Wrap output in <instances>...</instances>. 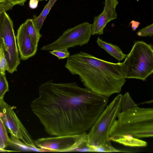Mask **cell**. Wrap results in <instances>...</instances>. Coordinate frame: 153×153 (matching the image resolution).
Returning a JSON list of instances; mask_svg holds the SVG:
<instances>
[{"label":"cell","instance_id":"obj_1","mask_svg":"<svg viewBox=\"0 0 153 153\" xmlns=\"http://www.w3.org/2000/svg\"><path fill=\"white\" fill-rule=\"evenodd\" d=\"M50 80L39 87L32 111L49 134H78L90 130L107 106L108 97L81 88L75 82L55 83Z\"/></svg>","mask_w":153,"mask_h":153},{"label":"cell","instance_id":"obj_2","mask_svg":"<svg viewBox=\"0 0 153 153\" xmlns=\"http://www.w3.org/2000/svg\"><path fill=\"white\" fill-rule=\"evenodd\" d=\"M65 67L79 75L86 88L108 98L120 93L126 81L123 62H110L82 51L70 56Z\"/></svg>","mask_w":153,"mask_h":153},{"label":"cell","instance_id":"obj_3","mask_svg":"<svg viewBox=\"0 0 153 153\" xmlns=\"http://www.w3.org/2000/svg\"><path fill=\"white\" fill-rule=\"evenodd\" d=\"M111 128L109 139L129 135L140 139L153 136V108H140L136 104L122 108Z\"/></svg>","mask_w":153,"mask_h":153},{"label":"cell","instance_id":"obj_4","mask_svg":"<svg viewBox=\"0 0 153 153\" xmlns=\"http://www.w3.org/2000/svg\"><path fill=\"white\" fill-rule=\"evenodd\" d=\"M124 76L145 81L153 73V47L143 41H134L123 62Z\"/></svg>","mask_w":153,"mask_h":153},{"label":"cell","instance_id":"obj_5","mask_svg":"<svg viewBox=\"0 0 153 153\" xmlns=\"http://www.w3.org/2000/svg\"><path fill=\"white\" fill-rule=\"evenodd\" d=\"M123 95L119 94L100 115L87 134L88 144L99 146L111 144L109 133L122 107Z\"/></svg>","mask_w":153,"mask_h":153},{"label":"cell","instance_id":"obj_6","mask_svg":"<svg viewBox=\"0 0 153 153\" xmlns=\"http://www.w3.org/2000/svg\"><path fill=\"white\" fill-rule=\"evenodd\" d=\"M34 143L42 152H84L87 147V134L85 132L74 135L42 138Z\"/></svg>","mask_w":153,"mask_h":153},{"label":"cell","instance_id":"obj_7","mask_svg":"<svg viewBox=\"0 0 153 153\" xmlns=\"http://www.w3.org/2000/svg\"><path fill=\"white\" fill-rule=\"evenodd\" d=\"M16 40L12 21L4 12L0 25V45L7 60V71L11 74L17 71L20 63Z\"/></svg>","mask_w":153,"mask_h":153},{"label":"cell","instance_id":"obj_8","mask_svg":"<svg viewBox=\"0 0 153 153\" xmlns=\"http://www.w3.org/2000/svg\"><path fill=\"white\" fill-rule=\"evenodd\" d=\"M91 24L88 22L79 24L67 29L56 40L41 48L42 50L50 51L56 49L81 46L89 41L92 31Z\"/></svg>","mask_w":153,"mask_h":153},{"label":"cell","instance_id":"obj_9","mask_svg":"<svg viewBox=\"0 0 153 153\" xmlns=\"http://www.w3.org/2000/svg\"><path fill=\"white\" fill-rule=\"evenodd\" d=\"M0 118L11 135L15 137L27 146L41 152L34 143L31 136L17 117L12 107L5 102L4 98L0 99Z\"/></svg>","mask_w":153,"mask_h":153},{"label":"cell","instance_id":"obj_10","mask_svg":"<svg viewBox=\"0 0 153 153\" xmlns=\"http://www.w3.org/2000/svg\"><path fill=\"white\" fill-rule=\"evenodd\" d=\"M119 3L117 0H105L102 12L94 18L91 24L92 35H102L106 24L109 22L117 18L116 11Z\"/></svg>","mask_w":153,"mask_h":153},{"label":"cell","instance_id":"obj_11","mask_svg":"<svg viewBox=\"0 0 153 153\" xmlns=\"http://www.w3.org/2000/svg\"><path fill=\"white\" fill-rule=\"evenodd\" d=\"M16 37L18 49L21 59L27 60L36 54L37 46L34 44L28 35L24 23L18 28Z\"/></svg>","mask_w":153,"mask_h":153},{"label":"cell","instance_id":"obj_12","mask_svg":"<svg viewBox=\"0 0 153 153\" xmlns=\"http://www.w3.org/2000/svg\"><path fill=\"white\" fill-rule=\"evenodd\" d=\"M97 42L99 46L119 62L126 58L127 55L124 54L119 47L117 45L106 42L99 37L97 38Z\"/></svg>","mask_w":153,"mask_h":153},{"label":"cell","instance_id":"obj_13","mask_svg":"<svg viewBox=\"0 0 153 153\" xmlns=\"http://www.w3.org/2000/svg\"><path fill=\"white\" fill-rule=\"evenodd\" d=\"M111 140L125 146L130 147H145L147 145L146 141L129 135H125L122 137L112 139Z\"/></svg>","mask_w":153,"mask_h":153},{"label":"cell","instance_id":"obj_14","mask_svg":"<svg viewBox=\"0 0 153 153\" xmlns=\"http://www.w3.org/2000/svg\"><path fill=\"white\" fill-rule=\"evenodd\" d=\"M57 0H49L40 14L38 16L34 17V18L32 19L34 25L39 31L42 28L46 17Z\"/></svg>","mask_w":153,"mask_h":153},{"label":"cell","instance_id":"obj_15","mask_svg":"<svg viewBox=\"0 0 153 153\" xmlns=\"http://www.w3.org/2000/svg\"><path fill=\"white\" fill-rule=\"evenodd\" d=\"M24 23L28 35L34 44L38 46V42L42 35L35 26L32 19H27Z\"/></svg>","mask_w":153,"mask_h":153},{"label":"cell","instance_id":"obj_16","mask_svg":"<svg viewBox=\"0 0 153 153\" xmlns=\"http://www.w3.org/2000/svg\"><path fill=\"white\" fill-rule=\"evenodd\" d=\"M12 142L7 134L2 121L0 118V149H5L8 146H12Z\"/></svg>","mask_w":153,"mask_h":153},{"label":"cell","instance_id":"obj_17","mask_svg":"<svg viewBox=\"0 0 153 153\" xmlns=\"http://www.w3.org/2000/svg\"><path fill=\"white\" fill-rule=\"evenodd\" d=\"M11 140L12 143L11 146L14 147L19 152L20 151H38V150L34 148L29 146L24 143L19 138L11 135Z\"/></svg>","mask_w":153,"mask_h":153},{"label":"cell","instance_id":"obj_18","mask_svg":"<svg viewBox=\"0 0 153 153\" xmlns=\"http://www.w3.org/2000/svg\"><path fill=\"white\" fill-rule=\"evenodd\" d=\"M88 146L90 149V152H129L122 151L116 149L111 145V144L102 146H90L88 144Z\"/></svg>","mask_w":153,"mask_h":153},{"label":"cell","instance_id":"obj_19","mask_svg":"<svg viewBox=\"0 0 153 153\" xmlns=\"http://www.w3.org/2000/svg\"><path fill=\"white\" fill-rule=\"evenodd\" d=\"M9 91L5 74L0 72V99L4 98L6 93Z\"/></svg>","mask_w":153,"mask_h":153},{"label":"cell","instance_id":"obj_20","mask_svg":"<svg viewBox=\"0 0 153 153\" xmlns=\"http://www.w3.org/2000/svg\"><path fill=\"white\" fill-rule=\"evenodd\" d=\"M49 52L56 57L59 59L68 58L70 56V53L68 49L66 48L56 49L50 51Z\"/></svg>","mask_w":153,"mask_h":153},{"label":"cell","instance_id":"obj_21","mask_svg":"<svg viewBox=\"0 0 153 153\" xmlns=\"http://www.w3.org/2000/svg\"><path fill=\"white\" fill-rule=\"evenodd\" d=\"M140 37L149 36L152 37L153 36V24L152 23L138 30L136 33Z\"/></svg>","mask_w":153,"mask_h":153},{"label":"cell","instance_id":"obj_22","mask_svg":"<svg viewBox=\"0 0 153 153\" xmlns=\"http://www.w3.org/2000/svg\"><path fill=\"white\" fill-rule=\"evenodd\" d=\"M8 68L6 59L1 46L0 45V72L5 74V71H8Z\"/></svg>","mask_w":153,"mask_h":153},{"label":"cell","instance_id":"obj_23","mask_svg":"<svg viewBox=\"0 0 153 153\" xmlns=\"http://www.w3.org/2000/svg\"><path fill=\"white\" fill-rule=\"evenodd\" d=\"M13 6L7 0L0 2V15L4 12L11 10Z\"/></svg>","mask_w":153,"mask_h":153},{"label":"cell","instance_id":"obj_24","mask_svg":"<svg viewBox=\"0 0 153 153\" xmlns=\"http://www.w3.org/2000/svg\"><path fill=\"white\" fill-rule=\"evenodd\" d=\"M9 1L13 6L19 4L24 5L26 0H7Z\"/></svg>","mask_w":153,"mask_h":153},{"label":"cell","instance_id":"obj_25","mask_svg":"<svg viewBox=\"0 0 153 153\" xmlns=\"http://www.w3.org/2000/svg\"><path fill=\"white\" fill-rule=\"evenodd\" d=\"M39 1L38 0H30L29 3L30 7L33 9L36 8L38 6Z\"/></svg>","mask_w":153,"mask_h":153},{"label":"cell","instance_id":"obj_26","mask_svg":"<svg viewBox=\"0 0 153 153\" xmlns=\"http://www.w3.org/2000/svg\"><path fill=\"white\" fill-rule=\"evenodd\" d=\"M130 24H131V28L132 30L134 31H135L139 26L140 23L138 21L132 20L130 22Z\"/></svg>","mask_w":153,"mask_h":153},{"label":"cell","instance_id":"obj_27","mask_svg":"<svg viewBox=\"0 0 153 153\" xmlns=\"http://www.w3.org/2000/svg\"><path fill=\"white\" fill-rule=\"evenodd\" d=\"M19 152L17 151H12L6 150L5 149H0V152Z\"/></svg>","mask_w":153,"mask_h":153},{"label":"cell","instance_id":"obj_28","mask_svg":"<svg viewBox=\"0 0 153 153\" xmlns=\"http://www.w3.org/2000/svg\"><path fill=\"white\" fill-rule=\"evenodd\" d=\"M4 13H2V14L0 15V25L1 24V21L2 20V19H3V16H4Z\"/></svg>","mask_w":153,"mask_h":153},{"label":"cell","instance_id":"obj_29","mask_svg":"<svg viewBox=\"0 0 153 153\" xmlns=\"http://www.w3.org/2000/svg\"><path fill=\"white\" fill-rule=\"evenodd\" d=\"M6 0H0V2H3L5 1Z\"/></svg>","mask_w":153,"mask_h":153},{"label":"cell","instance_id":"obj_30","mask_svg":"<svg viewBox=\"0 0 153 153\" xmlns=\"http://www.w3.org/2000/svg\"><path fill=\"white\" fill-rule=\"evenodd\" d=\"M39 0V1H44V0L47 1L48 0Z\"/></svg>","mask_w":153,"mask_h":153},{"label":"cell","instance_id":"obj_31","mask_svg":"<svg viewBox=\"0 0 153 153\" xmlns=\"http://www.w3.org/2000/svg\"><path fill=\"white\" fill-rule=\"evenodd\" d=\"M139 0H137V1H138Z\"/></svg>","mask_w":153,"mask_h":153}]
</instances>
